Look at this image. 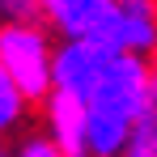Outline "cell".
I'll return each instance as SVG.
<instances>
[{
    "label": "cell",
    "mask_w": 157,
    "mask_h": 157,
    "mask_svg": "<svg viewBox=\"0 0 157 157\" xmlns=\"http://www.w3.org/2000/svg\"><path fill=\"white\" fill-rule=\"evenodd\" d=\"M55 89L85 102L94 157H123L132 132L157 102L149 59L89 47V43L55 47Z\"/></svg>",
    "instance_id": "cell-1"
},
{
    "label": "cell",
    "mask_w": 157,
    "mask_h": 157,
    "mask_svg": "<svg viewBox=\"0 0 157 157\" xmlns=\"http://www.w3.org/2000/svg\"><path fill=\"white\" fill-rule=\"evenodd\" d=\"M149 72H153V94H157V51L149 55Z\"/></svg>",
    "instance_id": "cell-8"
},
{
    "label": "cell",
    "mask_w": 157,
    "mask_h": 157,
    "mask_svg": "<svg viewBox=\"0 0 157 157\" xmlns=\"http://www.w3.org/2000/svg\"><path fill=\"white\" fill-rule=\"evenodd\" d=\"M13 157H64V153H59L51 140L38 132V136H21V140H17V149H13Z\"/></svg>",
    "instance_id": "cell-7"
},
{
    "label": "cell",
    "mask_w": 157,
    "mask_h": 157,
    "mask_svg": "<svg viewBox=\"0 0 157 157\" xmlns=\"http://www.w3.org/2000/svg\"><path fill=\"white\" fill-rule=\"evenodd\" d=\"M43 26H51L64 43H89L136 59L157 51L153 0H43Z\"/></svg>",
    "instance_id": "cell-2"
},
{
    "label": "cell",
    "mask_w": 157,
    "mask_h": 157,
    "mask_svg": "<svg viewBox=\"0 0 157 157\" xmlns=\"http://www.w3.org/2000/svg\"><path fill=\"white\" fill-rule=\"evenodd\" d=\"M0 68L26 102H47L55 89V47L47 26H0Z\"/></svg>",
    "instance_id": "cell-3"
},
{
    "label": "cell",
    "mask_w": 157,
    "mask_h": 157,
    "mask_svg": "<svg viewBox=\"0 0 157 157\" xmlns=\"http://www.w3.org/2000/svg\"><path fill=\"white\" fill-rule=\"evenodd\" d=\"M123 157H157V102H153V110L140 119V128L132 132Z\"/></svg>",
    "instance_id": "cell-6"
},
{
    "label": "cell",
    "mask_w": 157,
    "mask_h": 157,
    "mask_svg": "<svg viewBox=\"0 0 157 157\" xmlns=\"http://www.w3.org/2000/svg\"><path fill=\"white\" fill-rule=\"evenodd\" d=\"M0 157H13V149H4V144H0Z\"/></svg>",
    "instance_id": "cell-9"
},
{
    "label": "cell",
    "mask_w": 157,
    "mask_h": 157,
    "mask_svg": "<svg viewBox=\"0 0 157 157\" xmlns=\"http://www.w3.org/2000/svg\"><path fill=\"white\" fill-rule=\"evenodd\" d=\"M43 136L64 157H94L89 153V110L81 98L64 89H51V98L43 102Z\"/></svg>",
    "instance_id": "cell-4"
},
{
    "label": "cell",
    "mask_w": 157,
    "mask_h": 157,
    "mask_svg": "<svg viewBox=\"0 0 157 157\" xmlns=\"http://www.w3.org/2000/svg\"><path fill=\"white\" fill-rule=\"evenodd\" d=\"M21 119H26V98H21V89L9 81V72L0 68V136L17 132Z\"/></svg>",
    "instance_id": "cell-5"
}]
</instances>
